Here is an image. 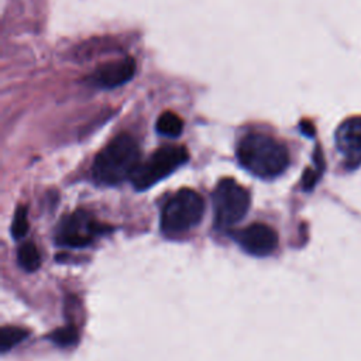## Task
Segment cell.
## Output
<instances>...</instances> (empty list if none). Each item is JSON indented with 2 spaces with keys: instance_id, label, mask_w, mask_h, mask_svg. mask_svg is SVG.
<instances>
[{
  "instance_id": "cell-1",
  "label": "cell",
  "mask_w": 361,
  "mask_h": 361,
  "mask_svg": "<svg viewBox=\"0 0 361 361\" xmlns=\"http://www.w3.org/2000/svg\"><path fill=\"white\" fill-rule=\"evenodd\" d=\"M237 158L244 169L262 179L279 176L289 165L286 147L259 133H251L241 138L237 147Z\"/></svg>"
},
{
  "instance_id": "cell-2",
  "label": "cell",
  "mask_w": 361,
  "mask_h": 361,
  "mask_svg": "<svg viewBox=\"0 0 361 361\" xmlns=\"http://www.w3.org/2000/svg\"><path fill=\"white\" fill-rule=\"evenodd\" d=\"M140 165V148L128 134L114 137L94 158L92 175L103 185H117L130 179Z\"/></svg>"
},
{
  "instance_id": "cell-3",
  "label": "cell",
  "mask_w": 361,
  "mask_h": 361,
  "mask_svg": "<svg viewBox=\"0 0 361 361\" xmlns=\"http://www.w3.org/2000/svg\"><path fill=\"white\" fill-rule=\"evenodd\" d=\"M204 213V202L193 189L178 190L164 204L161 212V230L166 235H175L196 227Z\"/></svg>"
},
{
  "instance_id": "cell-4",
  "label": "cell",
  "mask_w": 361,
  "mask_h": 361,
  "mask_svg": "<svg viewBox=\"0 0 361 361\" xmlns=\"http://www.w3.org/2000/svg\"><path fill=\"white\" fill-rule=\"evenodd\" d=\"M189 159V152L182 145H165L140 162L130 180L137 190H145L169 176Z\"/></svg>"
},
{
  "instance_id": "cell-5",
  "label": "cell",
  "mask_w": 361,
  "mask_h": 361,
  "mask_svg": "<svg viewBox=\"0 0 361 361\" xmlns=\"http://www.w3.org/2000/svg\"><path fill=\"white\" fill-rule=\"evenodd\" d=\"M250 193L231 178L221 179L213 192L214 226L226 230L237 224L248 212Z\"/></svg>"
},
{
  "instance_id": "cell-6",
  "label": "cell",
  "mask_w": 361,
  "mask_h": 361,
  "mask_svg": "<svg viewBox=\"0 0 361 361\" xmlns=\"http://www.w3.org/2000/svg\"><path fill=\"white\" fill-rule=\"evenodd\" d=\"M103 233V226L99 224L87 212L78 210L69 214L59 226L56 241L68 247H85Z\"/></svg>"
},
{
  "instance_id": "cell-7",
  "label": "cell",
  "mask_w": 361,
  "mask_h": 361,
  "mask_svg": "<svg viewBox=\"0 0 361 361\" xmlns=\"http://www.w3.org/2000/svg\"><path fill=\"white\" fill-rule=\"evenodd\" d=\"M334 141L337 151L348 168L361 165V116L345 118L336 130Z\"/></svg>"
},
{
  "instance_id": "cell-8",
  "label": "cell",
  "mask_w": 361,
  "mask_h": 361,
  "mask_svg": "<svg viewBox=\"0 0 361 361\" xmlns=\"http://www.w3.org/2000/svg\"><path fill=\"white\" fill-rule=\"evenodd\" d=\"M235 241L247 254L267 257L278 247V234L268 224L252 223L235 234Z\"/></svg>"
},
{
  "instance_id": "cell-9",
  "label": "cell",
  "mask_w": 361,
  "mask_h": 361,
  "mask_svg": "<svg viewBox=\"0 0 361 361\" xmlns=\"http://www.w3.org/2000/svg\"><path fill=\"white\" fill-rule=\"evenodd\" d=\"M135 73V62L131 58H123L102 65L93 75L92 83L99 87L111 89L124 85Z\"/></svg>"
},
{
  "instance_id": "cell-10",
  "label": "cell",
  "mask_w": 361,
  "mask_h": 361,
  "mask_svg": "<svg viewBox=\"0 0 361 361\" xmlns=\"http://www.w3.org/2000/svg\"><path fill=\"white\" fill-rule=\"evenodd\" d=\"M157 131L165 137H178L183 131V121L173 111H164L157 120Z\"/></svg>"
},
{
  "instance_id": "cell-11",
  "label": "cell",
  "mask_w": 361,
  "mask_h": 361,
  "mask_svg": "<svg viewBox=\"0 0 361 361\" xmlns=\"http://www.w3.org/2000/svg\"><path fill=\"white\" fill-rule=\"evenodd\" d=\"M17 261L24 271L34 272L41 265V255L32 243H25L17 251Z\"/></svg>"
},
{
  "instance_id": "cell-12",
  "label": "cell",
  "mask_w": 361,
  "mask_h": 361,
  "mask_svg": "<svg viewBox=\"0 0 361 361\" xmlns=\"http://www.w3.org/2000/svg\"><path fill=\"white\" fill-rule=\"evenodd\" d=\"M28 336V331L18 326H4L0 330V351L7 353Z\"/></svg>"
},
{
  "instance_id": "cell-13",
  "label": "cell",
  "mask_w": 361,
  "mask_h": 361,
  "mask_svg": "<svg viewBox=\"0 0 361 361\" xmlns=\"http://www.w3.org/2000/svg\"><path fill=\"white\" fill-rule=\"evenodd\" d=\"M48 338L59 345V347H69V345H73L78 343V338H79V333H78V329L72 324H68V326H63V327H59L56 330H54Z\"/></svg>"
},
{
  "instance_id": "cell-14",
  "label": "cell",
  "mask_w": 361,
  "mask_h": 361,
  "mask_svg": "<svg viewBox=\"0 0 361 361\" xmlns=\"http://www.w3.org/2000/svg\"><path fill=\"white\" fill-rule=\"evenodd\" d=\"M28 212L25 206H18L11 224V235L14 240L23 238L28 231Z\"/></svg>"
},
{
  "instance_id": "cell-15",
  "label": "cell",
  "mask_w": 361,
  "mask_h": 361,
  "mask_svg": "<svg viewBox=\"0 0 361 361\" xmlns=\"http://www.w3.org/2000/svg\"><path fill=\"white\" fill-rule=\"evenodd\" d=\"M323 171V166H317L316 169H310L307 168L305 172H303V178H302V186L305 190H310L313 189V186L316 185L320 173Z\"/></svg>"
},
{
  "instance_id": "cell-16",
  "label": "cell",
  "mask_w": 361,
  "mask_h": 361,
  "mask_svg": "<svg viewBox=\"0 0 361 361\" xmlns=\"http://www.w3.org/2000/svg\"><path fill=\"white\" fill-rule=\"evenodd\" d=\"M300 130L307 137H313L314 135V127H313V124L310 121H302L300 123Z\"/></svg>"
}]
</instances>
